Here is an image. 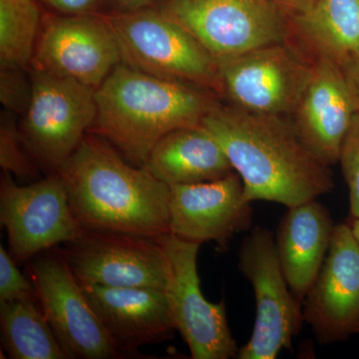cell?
Returning a JSON list of instances; mask_svg holds the SVG:
<instances>
[{
    "instance_id": "obj_1",
    "label": "cell",
    "mask_w": 359,
    "mask_h": 359,
    "mask_svg": "<svg viewBox=\"0 0 359 359\" xmlns=\"http://www.w3.org/2000/svg\"><path fill=\"white\" fill-rule=\"evenodd\" d=\"M202 125L242 179L248 202L290 208L334 190L330 167L309 150L289 117L254 114L219 102Z\"/></svg>"
},
{
    "instance_id": "obj_2",
    "label": "cell",
    "mask_w": 359,
    "mask_h": 359,
    "mask_svg": "<svg viewBox=\"0 0 359 359\" xmlns=\"http://www.w3.org/2000/svg\"><path fill=\"white\" fill-rule=\"evenodd\" d=\"M56 173L84 230L155 240L170 233V187L146 168L125 162L101 137L86 135Z\"/></svg>"
},
{
    "instance_id": "obj_3",
    "label": "cell",
    "mask_w": 359,
    "mask_h": 359,
    "mask_svg": "<svg viewBox=\"0 0 359 359\" xmlns=\"http://www.w3.org/2000/svg\"><path fill=\"white\" fill-rule=\"evenodd\" d=\"M219 98L211 90L151 76L121 62L95 90L97 116L89 133L144 167L163 137L202 124Z\"/></svg>"
},
{
    "instance_id": "obj_4",
    "label": "cell",
    "mask_w": 359,
    "mask_h": 359,
    "mask_svg": "<svg viewBox=\"0 0 359 359\" xmlns=\"http://www.w3.org/2000/svg\"><path fill=\"white\" fill-rule=\"evenodd\" d=\"M105 18L117 39L125 65L161 79L211 90L219 96L216 59L164 11L146 7L120 11Z\"/></svg>"
},
{
    "instance_id": "obj_5",
    "label": "cell",
    "mask_w": 359,
    "mask_h": 359,
    "mask_svg": "<svg viewBox=\"0 0 359 359\" xmlns=\"http://www.w3.org/2000/svg\"><path fill=\"white\" fill-rule=\"evenodd\" d=\"M219 98L254 114L290 117L308 83L313 57L294 39L217 60Z\"/></svg>"
},
{
    "instance_id": "obj_6",
    "label": "cell",
    "mask_w": 359,
    "mask_h": 359,
    "mask_svg": "<svg viewBox=\"0 0 359 359\" xmlns=\"http://www.w3.org/2000/svg\"><path fill=\"white\" fill-rule=\"evenodd\" d=\"M162 11L216 60L294 39L290 18L271 0H167Z\"/></svg>"
},
{
    "instance_id": "obj_7",
    "label": "cell",
    "mask_w": 359,
    "mask_h": 359,
    "mask_svg": "<svg viewBox=\"0 0 359 359\" xmlns=\"http://www.w3.org/2000/svg\"><path fill=\"white\" fill-rule=\"evenodd\" d=\"M32 83L21 141L39 165L57 172L95 123V89L39 71Z\"/></svg>"
},
{
    "instance_id": "obj_8",
    "label": "cell",
    "mask_w": 359,
    "mask_h": 359,
    "mask_svg": "<svg viewBox=\"0 0 359 359\" xmlns=\"http://www.w3.org/2000/svg\"><path fill=\"white\" fill-rule=\"evenodd\" d=\"M238 268L250 280L256 297V320L249 341L238 348V359H275L292 348L304 314L287 282L273 233L257 226L245 238Z\"/></svg>"
},
{
    "instance_id": "obj_9",
    "label": "cell",
    "mask_w": 359,
    "mask_h": 359,
    "mask_svg": "<svg viewBox=\"0 0 359 359\" xmlns=\"http://www.w3.org/2000/svg\"><path fill=\"white\" fill-rule=\"evenodd\" d=\"M0 223L8 237V252L25 263L59 244L81 237L62 179L54 173L27 186H18L4 172L0 183Z\"/></svg>"
},
{
    "instance_id": "obj_10",
    "label": "cell",
    "mask_w": 359,
    "mask_h": 359,
    "mask_svg": "<svg viewBox=\"0 0 359 359\" xmlns=\"http://www.w3.org/2000/svg\"><path fill=\"white\" fill-rule=\"evenodd\" d=\"M60 252L81 285L163 290L169 285V259L155 238L85 230Z\"/></svg>"
},
{
    "instance_id": "obj_11",
    "label": "cell",
    "mask_w": 359,
    "mask_h": 359,
    "mask_svg": "<svg viewBox=\"0 0 359 359\" xmlns=\"http://www.w3.org/2000/svg\"><path fill=\"white\" fill-rule=\"evenodd\" d=\"M29 275L45 318L71 358H123L85 297L62 252L32 262Z\"/></svg>"
},
{
    "instance_id": "obj_12",
    "label": "cell",
    "mask_w": 359,
    "mask_h": 359,
    "mask_svg": "<svg viewBox=\"0 0 359 359\" xmlns=\"http://www.w3.org/2000/svg\"><path fill=\"white\" fill-rule=\"evenodd\" d=\"M166 252L171 276L166 290L176 330L194 359L237 358L238 347L226 320L224 302L214 304L202 294L198 273L200 244L167 233L158 238Z\"/></svg>"
},
{
    "instance_id": "obj_13",
    "label": "cell",
    "mask_w": 359,
    "mask_h": 359,
    "mask_svg": "<svg viewBox=\"0 0 359 359\" xmlns=\"http://www.w3.org/2000/svg\"><path fill=\"white\" fill-rule=\"evenodd\" d=\"M121 62L109 23L92 13L47 21L32 59L34 71L95 90Z\"/></svg>"
},
{
    "instance_id": "obj_14",
    "label": "cell",
    "mask_w": 359,
    "mask_h": 359,
    "mask_svg": "<svg viewBox=\"0 0 359 359\" xmlns=\"http://www.w3.org/2000/svg\"><path fill=\"white\" fill-rule=\"evenodd\" d=\"M304 320L325 344L359 327V242L351 224H335L320 273L304 299Z\"/></svg>"
},
{
    "instance_id": "obj_15",
    "label": "cell",
    "mask_w": 359,
    "mask_h": 359,
    "mask_svg": "<svg viewBox=\"0 0 359 359\" xmlns=\"http://www.w3.org/2000/svg\"><path fill=\"white\" fill-rule=\"evenodd\" d=\"M252 203L245 199L242 179L236 172L204 183L170 187V233L219 249L236 233L252 226Z\"/></svg>"
},
{
    "instance_id": "obj_16",
    "label": "cell",
    "mask_w": 359,
    "mask_h": 359,
    "mask_svg": "<svg viewBox=\"0 0 359 359\" xmlns=\"http://www.w3.org/2000/svg\"><path fill=\"white\" fill-rule=\"evenodd\" d=\"M358 112L344 70L332 60L313 57L311 76L290 119L304 143L332 167Z\"/></svg>"
},
{
    "instance_id": "obj_17",
    "label": "cell",
    "mask_w": 359,
    "mask_h": 359,
    "mask_svg": "<svg viewBox=\"0 0 359 359\" xmlns=\"http://www.w3.org/2000/svg\"><path fill=\"white\" fill-rule=\"evenodd\" d=\"M81 285V283H80ZM85 297L124 355L170 339L176 327L166 290L81 285Z\"/></svg>"
},
{
    "instance_id": "obj_18",
    "label": "cell",
    "mask_w": 359,
    "mask_h": 359,
    "mask_svg": "<svg viewBox=\"0 0 359 359\" xmlns=\"http://www.w3.org/2000/svg\"><path fill=\"white\" fill-rule=\"evenodd\" d=\"M334 226L330 211L316 199L287 208L280 219L276 252L290 289L301 304L323 268Z\"/></svg>"
},
{
    "instance_id": "obj_19",
    "label": "cell",
    "mask_w": 359,
    "mask_h": 359,
    "mask_svg": "<svg viewBox=\"0 0 359 359\" xmlns=\"http://www.w3.org/2000/svg\"><path fill=\"white\" fill-rule=\"evenodd\" d=\"M144 168L169 187L215 181L235 172L221 144L202 124L163 137Z\"/></svg>"
},
{
    "instance_id": "obj_20",
    "label": "cell",
    "mask_w": 359,
    "mask_h": 359,
    "mask_svg": "<svg viewBox=\"0 0 359 359\" xmlns=\"http://www.w3.org/2000/svg\"><path fill=\"white\" fill-rule=\"evenodd\" d=\"M290 20L294 41L311 57L340 67L359 58V0H316Z\"/></svg>"
},
{
    "instance_id": "obj_21",
    "label": "cell",
    "mask_w": 359,
    "mask_h": 359,
    "mask_svg": "<svg viewBox=\"0 0 359 359\" xmlns=\"http://www.w3.org/2000/svg\"><path fill=\"white\" fill-rule=\"evenodd\" d=\"M35 301L0 302L2 342L9 358H71Z\"/></svg>"
},
{
    "instance_id": "obj_22",
    "label": "cell",
    "mask_w": 359,
    "mask_h": 359,
    "mask_svg": "<svg viewBox=\"0 0 359 359\" xmlns=\"http://www.w3.org/2000/svg\"><path fill=\"white\" fill-rule=\"evenodd\" d=\"M40 13L35 0H0V65L22 69L32 62Z\"/></svg>"
},
{
    "instance_id": "obj_23",
    "label": "cell",
    "mask_w": 359,
    "mask_h": 359,
    "mask_svg": "<svg viewBox=\"0 0 359 359\" xmlns=\"http://www.w3.org/2000/svg\"><path fill=\"white\" fill-rule=\"evenodd\" d=\"M22 146L20 130L16 128L13 119L2 117L0 128V166L2 171L30 181L39 177V172L23 152Z\"/></svg>"
},
{
    "instance_id": "obj_24",
    "label": "cell",
    "mask_w": 359,
    "mask_h": 359,
    "mask_svg": "<svg viewBox=\"0 0 359 359\" xmlns=\"http://www.w3.org/2000/svg\"><path fill=\"white\" fill-rule=\"evenodd\" d=\"M339 164L348 187L349 211L353 219H359V111L342 143Z\"/></svg>"
},
{
    "instance_id": "obj_25",
    "label": "cell",
    "mask_w": 359,
    "mask_h": 359,
    "mask_svg": "<svg viewBox=\"0 0 359 359\" xmlns=\"http://www.w3.org/2000/svg\"><path fill=\"white\" fill-rule=\"evenodd\" d=\"M16 264L4 245H0V302H39L32 282Z\"/></svg>"
},
{
    "instance_id": "obj_26",
    "label": "cell",
    "mask_w": 359,
    "mask_h": 359,
    "mask_svg": "<svg viewBox=\"0 0 359 359\" xmlns=\"http://www.w3.org/2000/svg\"><path fill=\"white\" fill-rule=\"evenodd\" d=\"M20 71L1 68L0 97L2 104L6 108L25 114L32 99V83L28 84Z\"/></svg>"
},
{
    "instance_id": "obj_27",
    "label": "cell",
    "mask_w": 359,
    "mask_h": 359,
    "mask_svg": "<svg viewBox=\"0 0 359 359\" xmlns=\"http://www.w3.org/2000/svg\"><path fill=\"white\" fill-rule=\"evenodd\" d=\"M66 15L92 13L98 0H42Z\"/></svg>"
},
{
    "instance_id": "obj_28",
    "label": "cell",
    "mask_w": 359,
    "mask_h": 359,
    "mask_svg": "<svg viewBox=\"0 0 359 359\" xmlns=\"http://www.w3.org/2000/svg\"><path fill=\"white\" fill-rule=\"evenodd\" d=\"M271 1L290 20L309 11L316 0H271Z\"/></svg>"
},
{
    "instance_id": "obj_29",
    "label": "cell",
    "mask_w": 359,
    "mask_h": 359,
    "mask_svg": "<svg viewBox=\"0 0 359 359\" xmlns=\"http://www.w3.org/2000/svg\"><path fill=\"white\" fill-rule=\"evenodd\" d=\"M341 68L353 94L356 108L359 111V58Z\"/></svg>"
},
{
    "instance_id": "obj_30",
    "label": "cell",
    "mask_w": 359,
    "mask_h": 359,
    "mask_svg": "<svg viewBox=\"0 0 359 359\" xmlns=\"http://www.w3.org/2000/svg\"><path fill=\"white\" fill-rule=\"evenodd\" d=\"M113 1L116 6L119 7L120 11L122 13L151 7L153 4V0H113Z\"/></svg>"
},
{
    "instance_id": "obj_31",
    "label": "cell",
    "mask_w": 359,
    "mask_h": 359,
    "mask_svg": "<svg viewBox=\"0 0 359 359\" xmlns=\"http://www.w3.org/2000/svg\"><path fill=\"white\" fill-rule=\"evenodd\" d=\"M351 226V229H353L354 237H355L356 240L359 242V219H353Z\"/></svg>"
},
{
    "instance_id": "obj_32",
    "label": "cell",
    "mask_w": 359,
    "mask_h": 359,
    "mask_svg": "<svg viewBox=\"0 0 359 359\" xmlns=\"http://www.w3.org/2000/svg\"><path fill=\"white\" fill-rule=\"evenodd\" d=\"M356 334H359V327L358 328V330H356Z\"/></svg>"
}]
</instances>
